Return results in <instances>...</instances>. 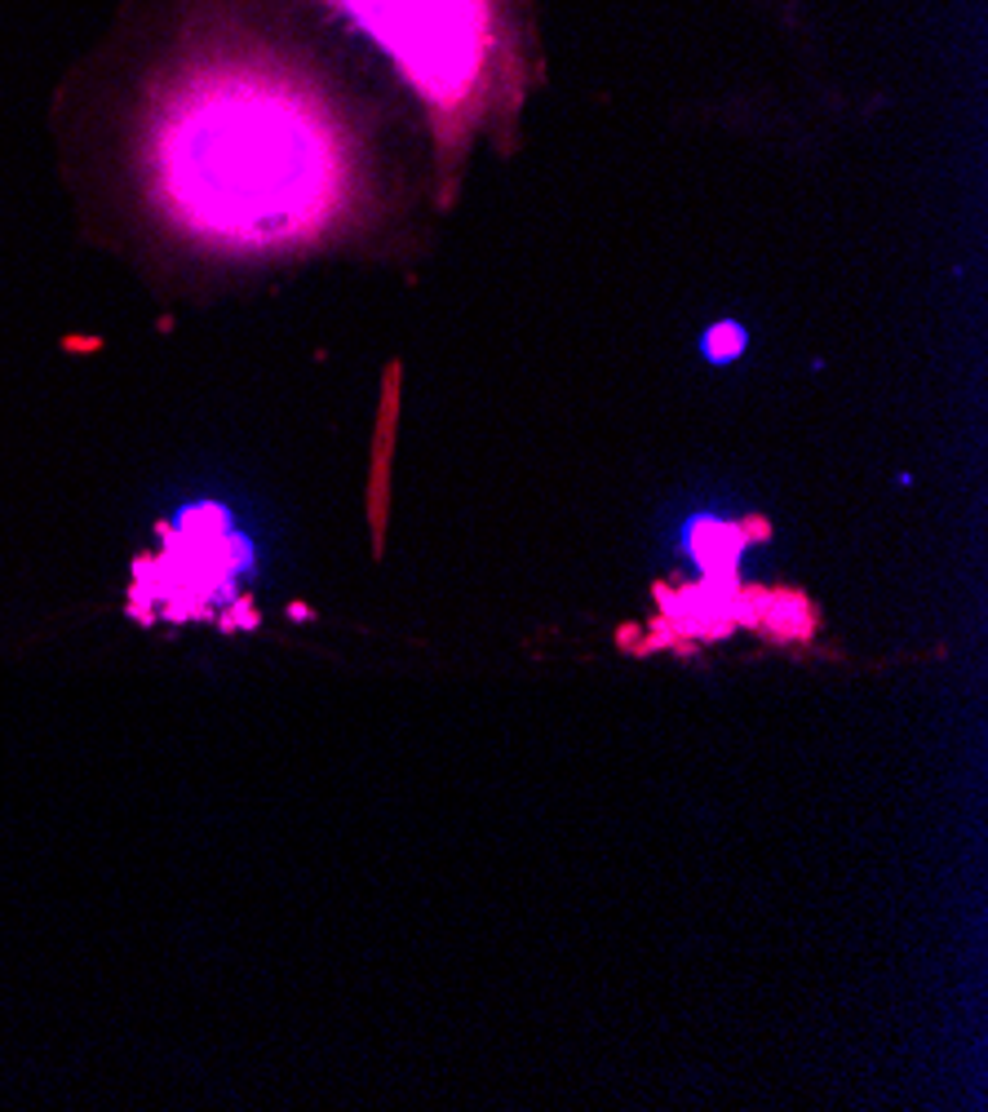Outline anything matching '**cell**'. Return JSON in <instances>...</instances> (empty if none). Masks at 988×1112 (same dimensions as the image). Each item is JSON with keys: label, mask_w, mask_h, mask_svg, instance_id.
<instances>
[{"label": "cell", "mask_w": 988, "mask_h": 1112, "mask_svg": "<svg viewBox=\"0 0 988 1112\" xmlns=\"http://www.w3.org/2000/svg\"><path fill=\"white\" fill-rule=\"evenodd\" d=\"M434 102L457 106L488 58V0H338Z\"/></svg>", "instance_id": "cell-2"}, {"label": "cell", "mask_w": 988, "mask_h": 1112, "mask_svg": "<svg viewBox=\"0 0 988 1112\" xmlns=\"http://www.w3.org/2000/svg\"><path fill=\"white\" fill-rule=\"evenodd\" d=\"M705 351H709L714 360H736V355L745 351V332H740L736 324H718L709 338H705Z\"/></svg>", "instance_id": "cell-3"}, {"label": "cell", "mask_w": 988, "mask_h": 1112, "mask_svg": "<svg viewBox=\"0 0 988 1112\" xmlns=\"http://www.w3.org/2000/svg\"><path fill=\"white\" fill-rule=\"evenodd\" d=\"M151 178L191 236L271 249L323 227L347 164L323 106L302 84L258 63H213L160 102Z\"/></svg>", "instance_id": "cell-1"}]
</instances>
